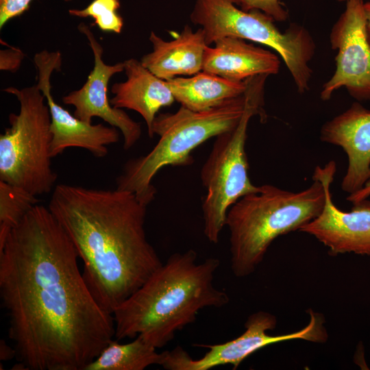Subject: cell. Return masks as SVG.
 <instances>
[{
    "mask_svg": "<svg viewBox=\"0 0 370 370\" xmlns=\"http://www.w3.org/2000/svg\"><path fill=\"white\" fill-rule=\"evenodd\" d=\"M365 10L367 18V38L370 45V1L365 3Z\"/></svg>",
    "mask_w": 370,
    "mask_h": 370,
    "instance_id": "4316f807",
    "label": "cell"
},
{
    "mask_svg": "<svg viewBox=\"0 0 370 370\" xmlns=\"http://www.w3.org/2000/svg\"><path fill=\"white\" fill-rule=\"evenodd\" d=\"M325 201L322 182L299 192L264 184L258 192L245 195L228 210L231 269L243 278L254 272L278 236L299 230L321 212Z\"/></svg>",
    "mask_w": 370,
    "mask_h": 370,
    "instance_id": "277c9868",
    "label": "cell"
},
{
    "mask_svg": "<svg viewBox=\"0 0 370 370\" xmlns=\"http://www.w3.org/2000/svg\"><path fill=\"white\" fill-rule=\"evenodd\" d=\"M204 52L202 71L241 82L260 75H275L280 68L278 56L244 39L224 37Z\"/></svg>",
    "mask_w": 370,
    "mask_h": 370,
    "instance_id": "9a60e30c",
    "label": "cell"
},
{
    "mask_svg": "<svg viewBox=\"0 0 370 370\" xmlns=\"http://www.w3.org/2000/svg\"><path fill=\"white\" fill-rule=\"evenodd\" d=\"M78 258L62 226L39 204L0 248L8 336L26 370H85L113 340V314L92 295Z\"/></svg>",
    "mask_w": 370,
    "mask_h": 370,
    "instance_id": "6da1fadb",
    "label": "cell"
},
{
    "mask_svg": "<svg viewBox=\"0 0 370 370\" xmlns=\"http://www.w3.org/2000/svg\"><path fill=\"white\" fill-rule=\"evenodd\" d=\"M123 62L127 79L112 85L114 97L110 103L116 108H127L140 114L147 124L149 136L152 138L156 114L161 108L171 106L175 98L166 82L152 73L141 62L130 58Z\"/></svg>",
    "mask_w": 370,
    "mask_h": 370,
    "instance_id": "2e32d148",
    "label": "cell"
},
{
    "mask_svg": "<svg viewBox=\"0 0 370 370\" xmlns=\"http://www.w3.org/2000/svg\"><path fill=\"white\" fill-rule=\"evenodd\" d=\"M308 314L310 321L301 330L287 334L271 336L267 331L275 328L276 317L265 311L254 312L247 318L245 330L237 338L221 344H195L194 346L208 349L201 358L195 360L182 347L177 346L171 351L164 352L161 366L168 370H208L229 364L235 369L251 354L273 343L294 339L325 342L328 334L323 315L312 310Z\"/></svg>",
    "mask_w": 370,
    "mask_h": 370,
    "instance_id": "9c48e42d",
    "label": "cell"
},
{
    "mask_svg": "<svg viewBox=\"0 0 370 370\" xmlns=\"http://www.w3.org/2000/svg\"><path fill=\"white\" fill-rule=\"evenodd\" d=\"M370 196V180H369L364 186L359 190L349 194L347 199L353 204L358 203L364 199H367Z\"/></svg>",
    "mask_w": 370,
    "mask_h": 370,
    "instance_id": "d4e9b609",
    "label": "cell"
},
{
    "mask_svg": "<svg viewBox=\"0 0 370 370\" xmlns=\"http://www.w3.org/2000/svg\"><path fill=\"white\" fill-rule=\"evenodd\" d=\"M23 57V53L18 49L1 51V70H17Z\"/></svg>",
    "mask_w": 370,
    "mask_h": 370,
    "instance_id": "cb8c5ba5",
    "label": "cell"
},
{
    "mask_svg": "<svg viewBox=\"0 0 370 370\" xmlns=\"http://www.w3.org/2000/svg\"><path fill=\"white\" fill-rule=\"evenodd\" d=\"M134 339L123 344L111 341L85 370H143L161 365L164 352L158 353L157 348L140 336Z\"/></svg>",
    "mask_w": 370,
    "mask_h": 370,
    "instance_id": "d6986e66",
    "label": "cell"
},
{
    "mask_svg": "<svg viewBox=\"0 0 370 370\" xmlns=\"http://www.w3.org/2000/svg\"><path fill=\"white\" fill-rule=\"evenodd\" d=\"M336 171L334 161H330L323 167L315 168L312 180L323 184L325 205L319 215L299 231L314 236L329 248L332 256L354 253L370 256V201L366 199L353 204L349 212L338 209L333 203L330 193Z\"/></svg>",
    "mask_w": 370,
    "mask_h": 370,
    "instance_id": "8fae6325",
    "label": "cell"
},
{
    "mask_svg": "<svg viewBox=\"0 0 370 370\" xmlns=\"http://www.w3.org/2000/svg\"><path fill=\"white\" fill-rule=\"evenodd\" d=\"M242 10H260L269 15L275 21H284L288 17V12L280 0H232Z\"/></svg>",
    "mask_w": 370,
    "mask_h": 370,
    "instance_id": "7402d4cb",
    "label": "cell"
},
{
    "mask_svg": "<svg viewBox=\"0 0 370 370\" xmlns=\"http://www.w3.org/2000/svg\"><path fill=\"white\" fill-rule=\"evenodd\" d=\"M78 28L88 40L94 55V67L83 86L64 96L62 101L64 104L73 106L75 116L83 121L92 123V118L96 116L117 128L123 137V148L130 149L141 136L140 124L122 109L113 107L108 96L110 79L124 71V62L106 64L103 60L102 47L89 27L81 23Z\"/></svg>",
    "mask_w": 370,
    "mask_h": 370,
    "instance_id": "4fadbf2b",
    "label": "cell"
},
{
    "mask_svg": "<svg viewBox=\"0 0 370 370\" xmlns=\"http://www.w3.org/2000/svg\"><path fill=\"white\" fill-rule=\"evenodd\" d=\"M197 259L193 249L173 254L121 304L113 313L116 340L140 336L162 348L193 323L200 310L227 304L228 295L214 285L219 260Z\"/></svg>",
    "mask_w": 370,
    "mask_h": 370,
    "instance_id": "3957f363",
    "label": "cell"
},
{
    "mask_svg": "<svg viewBox=\"0 0 370 370\" xmlns=\"http://www.w3.org/2000/svg\"><path fill=\"white\" fill-rule=\"evenodd\" d=\"M149 40L153 50L140 62L159 78L166 81L179 75H194L202 71L208 45L201 28L193 32L189 25H186L181 33L169 41L151 31Z\"/></svg>",
    "mask_w": 370,
    "mask_h": 370,
    "instance_id": "e0dca14e",
    "label": "cell"
},
{
    "mask_svg": "<svg viewBox=\"0 0 370 370\" xmlns=\"http://www.w3.org/2000/svg\"><path fill=\"white\" fill-rule=\"evenodd\" d=\"M38 202L36 196L0 180V248L11 230Z\"/></svg>",
    "mask_w": 370,
    "mask_h": 370,
    "instance_id": "ffe728a7",
    "label": "cell"
},
{
    "mask_svg": "<svg viewBox=\"0 0 370 370\" xmlns=\"http://www.w3.org/2000/svg\"><path fill=\"white\" fill-rule=\"evenodd\" d=\"M147 206L119 188L60 184L53 190L48 208L83 262L90 292L109 314L162 264L147 238Z\"/></svg>",
    "mask_w": 370,
    "mask_h": 370,
    "instance_id": "7a4b0ae2",
    "label": "cell"
},
{
    "mask_svg": "<svg viewBox=\"0 0 370 370\" xmlns=\"http://www.w3.org/2000/svg\"><path fill=\"white\" fill-rule=\"evenodd\" d=\"M190 18L204 30L208 46L218 39L234 37L272 48L284 62L297 91L309 90L312 75L309 63L316 46L304 27L293 24L282 32L269 15L239 9L232 0H194Z\"/></svg>",
    "mask_w": 370,
    "mask_h": 370,
    "instance_id": "ba28073f",
    "label": "cell"
},
{
    "mask_svg": "<svg viewBox=\"0 0 370 370\" xmlns=\"http://www.w3.org/2000/svg\"><path fill=\"white\" fill-rule=\"evenodd\" d=\"M338 1H347V0H338Z\"/></svg>",
    "mask_w": 370,
    "mask_h": 370,
    "instance_id": "83f0119b",
    "label": "cell"
},
{
    "mask_svg": "<svg viewBox=\"0 0 370 370\" xmlns=\"http://www.w3.org/2000/svg\"><path fill=\"white\" fill-rule=\"evenodd\" d=\"M266 75L248 79L245 112L237 126L216 136L212 150L200 175L206 195L202 203L204 232L212 243H217L226 225L230 208L240 198L258 192L248 176L245 142L251 118L259 114L264 119L263 90Z\"/></svg>",
    "mask_w": 370,
    "mask_h": 370,
    "instance_id": "52a82bcc",
    "label": "cell"
},
{
    "mask_svg": "<svg viewBox=\"0 0 370 370\" xmlns=\"http://www.w3.org/2000/svg\"><path fill=\"white\" fill-rule=\"evenodd\" d=\"M119 7V0H94L84 9H71L69 12L78 17L90 16L101 30L118 34L123 25L122 17L116 12Z\"/></svg>",
    "mask_w": 370,
    "mask_h": 370,
    "instance_id": "44dd1931",
    "label": "cell"
},
{
    "mask_svg": "<svg viewBox=\"0 0 370 370\" xmlns=\"http://www.w3.org/2000/svg\"><path fill=\"white\" fill-rule=\"evenodd\" d=\"M0 1H3V0H0Z\"/></svg>",
    "mask_w": 370,
    "mask_h": 370,
    "instance_id": "f546056e",
    "label": "cell"
},
{
    "mask_svg": "<svg viewBox=\"0 0 370 370\" xmlns=\"http://www.w3.org/2000/svg\"><path fill=\"white\" fill-rule=\"evenodd\" d=\"M3 91L19 102L18 114L0 135V180L38 196L50 193L57 174L51 168V115L38 86L8 87Z\"/></svg>",
    "mask_w": 370,
    "mask_h": 370,
    "instance_id": "8992f818",
    "label": "cell"
},
{
    "mask_svg": "<svg viewBox=\"0 0 370 370\" xmlns=\"http://www.w3.org/2000/svg\"><path fill=\"white\" fill-rule=\"evenodd\" d=\"M65 1H71V0H64Z\"/></svg>",
    "mask_w": 370,
    "mask_h": 370,
    "instance_id": "f1b7e54d",
    "label": "cell"
},
{
    "mask_svg": "<svg viewBox=\"0 0 370 370\" xmlns=\"http://www.w3.org/2000/svg\"><path fill=\"white\" fill-rule=\"evenodd\" d=\"M32 0L0 1V28L10 19L18 16L29 7Z\"/></svg>",
    "mask_w": 370,
    "mask_h": 370,
    "instance_id": "603a6c76",
    "label": "cell"
},
{
    "mask_svg": "<svg viewBox=\"0 0 370 370\" xmlns=\"http://www.w3.org/2000/svg\"><path fill=\"white\" fill-rule=\"evenodd\" d=\"M34 63L38 71L37 86L45 96L51 115V158L71 147L86 149L98 158L106 156L107 146L119 140V130L83 121L58 104L53 97L50 79L53 71L61 67L60 53L42 51L35 55Z\"/></svg>",
    "mask_w": 370,
    "mask_h": 370,
    "instance_id": "7c38bea8",
    "label": "cell"
},
{
    "mask_svg": "<svg viewBox=\"0 0 370 370\" xmlns=\"http://www.w3.org/2000/svg\"><path fill=\"white\" fill-rule=\"evenodd\" d=\"M175 100L193 111L206 110L241 96L247 88L248 79L236 82L204 71L190 77L166 80Z\"/></svg>",
    "mask_w": 370,
    "mask_h": 370,
    "instance_id": "ac0fdd59",
    "label": "cell"
},
{
    "mask_svg": "<svg viewBox=\"0 0 370 370\" xmlns=\"http://www.w3.org/2000/svg\"><path fill=\"white\" fill-rule=\"evenodd\" d=\"M16 357L14 348L10 347L5 340L0 341V360L3 361L10 360Z\"/></svg>",
    "mask_w": 370,
    "mask_h": 370,
    "instance_id": "484cf974",
    "label": "cell"
},
{
    "mask_svg": "<svg viewBox=\"0 0 370 370\" xmlns=\"http://www.w3.org/2000/svg\"><path fill=\"white\" fill-rule=\"evenodd\" d=\"M247 99L246 90L243 95L206 110L193 111L181 106L174 113L159 114L152 125L153 135L158 134L159 141L147 154L125 164L116 178V188L133 193L147 206L156 194L152 180L158 172L169 165L190 164L194 149L237 126Z\"/></svg>",
    "mask_w": 370,
    "mask_h": 370,
    "instance_id": "5b68a950",
    "label": "cell"
},
{
    "mask_svg": "<svg viewBox=\"0 0 370 370\" xmlns=\"http://www.w3.org/2000/svg\"><path fill=\"white\" fill-rule=\"evenodd\" d=\"M322 142L339 146L348 158L343 178V191L352 194L370 180V110L354 102L345 112L325 123L320 133Z\"/></svg>",
    "mask_w": 370,
    "mask_h": 370,
    "instance_id": "5bb4252c",
    "label": "cell"
},
{
    "mask_svg": "<svg viewBox=\"0 0 370 370\" xmlns=\"http://www.w3.org/2000/svg\"><path fill=\"white\" fill-rule=\"evenodd\" d=\"M332 49L337 50L336 70L322 86L320 97L329 100L344 87L358 101H370V45L363 0H347L344 12L330 34Z\"/></svg>",
    "mask_w": 370,
    "mask_h": 370,
    "instance_id": "30bf717a",
    "label": "cell"
}]
</instances>
